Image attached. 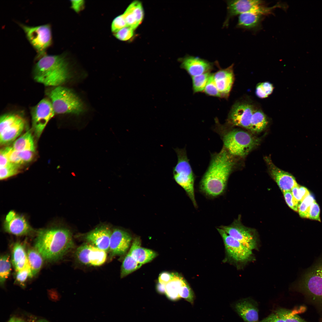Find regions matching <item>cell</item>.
Wrapping results in <instances>:
<instances>
[{
    "mask_svg": "<svg viewBox=\"0 0 322 322\" xmlns=\"http://www.w3.org/2000/svg\"><path fill=\"white\" fill-rule=\"evenodd\" d=\"M234 157L224 147L212 155L210 164L202 178L199 189L209 197L214 198L223 194L228 180L235 165Z\"/></svg>",
    "mask_w": 322,
    "mask_h": 322,
    "instance_id": "cell-1",
    "label": "cell"
},
{
    "mask_svg": "<svg viewBox=\"0 0 322 322\" xmlns=\"http://www.w3.org/2000/svg\"><path fill=\"white\" fill-rule=\"evenodd\" d=\"M35 249L49 261L62 258L74 247L72 234L68 230L60 228L41 229L37 232Z\"/></svg>",
    "mask_w": 322,
    "mask_h": 322,
    "instance_id": "cell-2",
    "label": "cell"
},
{
    "mask_svg": "<svg viewBox=\"0 0 322 322\" xmlns=\"http://www.w3.org/2000/svg\"><path fill=\"white\" fill-rule=\"evenodd\" d=\"M33 69L34 79L46 86H57L69 76L68 64L61 55L47 54L38 58Z\"/></svg>",
    "mask_w": 322,
    "mask_h": 322,
    "instance_id": "cell-3",
    "label": "cell"
},
{
    "mask_svg": "<svg viewBox=\"0 0 322 322\" xmlns=\"http://www.w3.org/2000/svg\"><path fill=\"white\" fill-rule=\"evenodd\" d=\"M295 284L297 291L322 306V256L303 273Z\"/></svg>",
    "mask_w": 322,
    "mask_h": 322,
    "instance_id": "cell-4",
    "label": "cell"
},
{
    "mask_svg": "<svg viewBox=\"0 0 322 322\" xmlns=\"http://www.w3.org/2000/svg\"><path fill=\"white\" fill-rule=\"evenodd\" d=\"M221 127L218 131L223 147L234 157L246 155L259 143L258 139L247 132L236 129L228 130L224 126Z\"/></svg>",
    "mask_w": 322,
    "mask_h": 322,
    "instance_id": "cell-5",
    "label": "cell"
},
{
    "mask_svg": "<svg viewBox=\"0 0 322 322\" xmlns=\"http://www.w3.org/2000/svg\"><path fill=\"white\" fill-rule=\"evenodd\" d=\"M48 95L55 114H79L85 110L82 101L69 89L56 86L48 92Z\"/></svg>",
    "mask_w": 322,
    "mask_h": 322,
    "instance_id": "cell-6",
    "label": "cell"
},
{
    "mask_svg": "<svg viewBox=\"0 0 322 322\" xmlns=\"http://www.w3.org/2000/svg\"><path fill=\"white\" fill-rule=\"evenodd\" d=\"M174 150L177 155V162L173 168L174 179L185 191L194 207L197 208L194 193L195 177L185 149L177 148Z\"/></svg>",
    "mask_w": 322,
    "mask_h": 322,
    "instance_id": "cell-7",
    "label": "cell"
},
{
    "mask_svg": "<svg viewBox=\"0 0 322 322\" xmlns=\"http://www.w3.org/2000/svg\"><path fill=\"white\" fill-rule=\"evenodd\" d=\"M28 41L38 54V58L46 54V51L52 43L51 26L47 24L30 26L19 23Z\"/></svg>",
    "mask_w": 322,
    "mask_h": 322,
    "instance_id": "cell-8",
    "label": "cell"
},
{
    "mask_svg": "<svg viewBox=\"0 0 322 322\" xmlns=\"http://www.w3.org/2000/svg\"><path fill=\"white\" fill-rule=\"evenodd\" d=\"M264 1L256 0H234L227 1V15L224 26H227L232 17L243 13L253 11H262L268 14L275 9L274 6L268 7Z\"/></svg>",
    "mask_w": 322,
    "mask_h": 322,
    "instance_id": "cell-9",
    "label": "cell"
},
{
    "mask_svg": "<svg viewBox=\"0 0 322 322\" xmlns=\"http://www.w3.org/2000/svg\"><path fill=\"white\" fill-rule=\"evenodd\" d=\"M55 114L49 99L41 100L31 110L32 127L36 137H39L49 121Z\"/></svg>",
    "mask_w": 322,
    "mask_h": 322,
    "instance_id": "cell-10",
    "label": "cell"
},
{
    "mask_svg": "<svg viewBox=\"0 0 322 322\" xmlns=\"http://www.w3.org/2000/svg\"><path fill=\"white\" fill-rule=\"evenodd\" d=\"M75 256L77 260L82 264L99 266L106 262L107 254L106 251L86 242L77 248Z\"/></svg>",
    "mask_w": 322,
    "mask_h": 322,
    "instance_id": "cell-11",
    "label": "cell"
},
{
    "mask_svg": "<svg viewBox=\"0 0 322 322\" xmlns=\"http://www.w3.org/2000/svg\"><path fill=\"white\" fill-rule=\"evenodd\" d=\"M219 227L251 250H253L256 248L257 239L254 232L253 230L243 225L239 219L235 220L229 225H222Z\"/></svg>",
    "mask_w": 322,
    "mask_h": 322,
    "instance_id": "cell-12",
    "label": "cell"
},
{
    "mask_svg": "<svg viewBox=\"0 0 322 322\" xmlns=\"http://www.w3.org/2000/svg\"><path fill=\"white\" fill-rule=\"evenodd\" d=\"M222 238L228 255L234 260L244 262L249 260L253 254L252 250L228 235L224 230L217 228Z\"/></svg>",
    "mask_w": 322,
    "mask_h": 322,
    "instance_id": "cell-13",
    "label": "cell"
},
{
    "mask_svg": "<svg viewBox=\"0 0 322 322\" xmlns=\"http://www.w3.org/2000/svg\"><path fill=\"white\" fill-rule=\"evenodd\" d=\"M255 108L247 103L238 102L232 106L227 120L231 125L249 129L252 117Z\"/></svg>",
    "mask_w": 322,
    "mask_h": 322,
    "instance_id": "cell-14",
    "label": "cell"
},
{
    "mask_svg": "<svg viewBox=\"0 0 322 322\" xmlns=\"http://www.w3.org/2000/svg\"><path fill=\"white\" fill-rule=\"evenodd\" d=\"M131 240L130 235L123 230L114 229L112 233L109 250L110 258L124 254L128 250Z\"/></svg>",
    "mask_w": 322,
    "mask_h": 322,
    "instance_id": "cell-15",
    "label": "cell"
},
{
    "mask_svg": "<svg viewBox=\"0 0 322 322\" xmlns=\"http://www.w3.org/2000/svg\"><path fill=\"white\" fill-rule=\"evenodd\" d=\"M270 173L282 193L291 191L298 184L295 177L291 174L275 166L269 158L266 159Z\"/></svg>",
    "mask_w": 322,
    "mask_h": 322,
    "instance_id": "cell-16",
    "label": "cell"
},
{
    "mask_svg": "<svg viewBox=\"0 0 322 322\" xmlns=\"http://www.w3.org/2000/svg\"><path fill=\"white\" fill-rule=\"evenodd\" d=\"M181 67L192 77L209 72L212 69V63L198 57L187 55L181 58Z\"/></svg>",
    "mask_w": 322,
    "mask_h": 322,
    "instance_id": "cell-17",
    "label": "cell"
},
{
    "mask_svg": "<svg viewBox=\"0 0 322 322\" xmlns=\"http://www.w3.org/2000/svg\"><path fill=\"white\" fill-rule=\"evenodd\" d=\"M112 233L108 227L102 226L88 233L84 238L86 242L107 253L109 250Z\"/></svg>",
    "mask_w": 322,
    "mask_h": 322,
    "instance_id": "cell-18",
    "label": "cell"
},
{
    "mask_svg": "<svg viewBox=\"0 0 322 322\" xmlns=\"http://www.w3.org/2000/svg\"><path fill=\"white\" fill-rule=\"evenodd\" d=\"M234 310L244 322H258V309L257 303L249 298L239 301L233 305Z\"/></svg>",
    "mask_w": 322,
    "mask_h": 322,
    "instance_id": "cell-19",
    "label": "cell"
},
{
    "mask_svg": "<svg viewBox=\"0 0 322 322\" xmlns=\"http://www.w3.org/2000/svg\"><path fill=\"white\" fill-rule=\"evenodd\" d=\"M233 64L219 70L213 74L214 79L221 96L229 95L234 80Z\"/></svg>",
    "mask_w": 322,
    "mask_h": 322,
    "instance_id": "cell-20",
    "label": "cell"
},
{
    "mask_svg": "<svg viewBox=\"0 0 322 322\" xmlns=\"http://www.w3.org/2000/svg\"><path fill=\"white\" fill-rule=\"evenodd\" d=\"M127 26L135 30L141 23L144 11L141 3L134 1L128 6L123 14Z\"/></svg>",
    "mask_w": 322,
    "mask_h": 322,
    "instance_id": "cell-21",
    "label": "cell"
},
{
    "mask_svg": "<svg viewBox=\"0 0 322 322\" xmlns=\"http://www.w3.org/2000/svg\"><path fill=\"white\" fill-rule=\"evenodd\" d=\"M4 228L5 231L17 236L28 234L33 230L23 216L16 214L11 220L5 221Z\"/></svg>",
    "mask_w": 322,
    "mask_h": 322,
    "instance_id": "cell-22",
    "label": "cell"
},
{
    "mask_svg": "<svg viewBox=\"0 0 322 322\" xmlns=\"http://www.w3.org/2000/svg\"><path fill=\"white\" fill-rule=\"evenodd\" d=\"M141 244L140 238L136 237L133 241L129 252L137 262L143 264L151 261L157 256V254L151 249L141 247Z\"/></svg>",
    "mask_w": 322,
    "mask_h": 322,
    "instance_id": "cell-23",
    "label": "cell"
},
{
    "mask_svg": "<svg viewBox=\"0 0 322 322\" xmlns=\"http://www.w3.org/2000/svg\"><path fill=\"white\" fill-rule=\"evenodd\" d=\"M268 14L262 11H253L239 15L236 27L248 30H255L259 28L264 16Z\"/></svg>",
    "mask_w": 322,
    "mask_h": 322,
    "instance_id": "cell-24",
    "label": "cell"
},
{
    "mask_svg": "<svg viewBox=\"0 0 322 322\" xmlns=\"http://www.w3.org/2000/svg\"><path fill=\"white\" fill-rule=\"evenodd\" d=\"M25 124L24 120L18 115L14 120L3 132L0 133L1 144H7L14 140L23 131Z\"/></svg>",
    "mask_w": 322,
    "mask_h": 322,
    "instance_id": "cell-25",
    "label": "cell"
},
{
    "mask_svg": "<svg viewBox=\"0 0 322 322\" xmlns=\"http://www.w3.org/2000/svg\"><path fill=\"white\" fill-rule=\"evenodd\" d=\"M24 246L19 242L15 243L13 245L12 262L16 272L24 269L29 265Z\"/></svg>",
    "mask_w": 322,
    "mask_h": 322,
    "instance_id": "cell-26",
    "label": "cell"
},
{
    "mask_svg": "<svg viewBox=\"0 0 322 322\" xmlns=\"http://www.w3.org/2000/svg\"><path fill=\"white\" fill-rule=\"evenodd\" d=\"M186 283L182 277L174 273L171 280L165 285V294L167 298L173 301L179 300L181 298L179 294V290Z\"/></svg>",
    "mask_w": 322,
    "mask_h": 322,
    "instance_id": "cell-27",
    "label": "cell"
},
{
    "mask_svg": "<svg viewBox=\"0 0 322 322\" xmlns=\"http://www.w3.org/2000/svg\"><path fill=\"white\" fill-rule=\"evenodd\" d=\"M12 147L18 151H30L34 152L35 146L31 132L28 131L17 139L14 142Z\"/></svg>",
    "mask_w": 322,
    "mask_h": 322,
    "instance_id": "cell-28",
    "label": "cell"
},
{
    "mask_svg": "<svg viewBox=\"0 0 322 322\" xmlns=\"http://www.w3.org/2000/svg\"><path fill=\"white\" fill-rule=\"evenodd\" d=\"M268 123L267 117L261 110L255 109L253 114L250 130L256 132L263 131Z\"/></svg>",
    "mask_w": 322,
    "mask_h": 322,
    "instance_id": "cell-29",
    "label": "cell"
},
{
    "mask_svg": "<svg viewBox=\"0 0 322 322\" xmlns=\"http://www.w3.org/2000/svg\"><path fill=\"white\" fill-rule=\"evenodd\" d=\"M28 260L32 276L36 275L43 264L42 257L35 249H29L27 253Z\"/></svg>",
    "mask_w": 322,
    "mask_h": 322,
    "instance_id": "cell-30",
    "label": "cell"
},
{
    "mask_svg": "<svg viewBox=\"0 0 322 322\" xmlns=\"http://www.w3.org/2000/svg\"><path fill=\"white\" fill-rule=\"evenodd\" d=\"M142 265L137 262L129 252L125 257L121 265V278H124L139 269Z\"/></svg>",
    "mask_w": 322,
    "mask_h": 322,
    "instance_id": "cell-31",
    "label": "cell"
},
{
    "mask_svg": "<svg viewBox=\"0 0 322 322\" xmlns=\"http://www.w3.org/2000/svg\"><path fill=\"white\" fill-rule=\"evenodd\" d=\"M298 310L292 311L285 308H279L275 311L274 312L282 318L285 322H307L297 315L298 312H299L297 311Z\"/></svg>",
    "mask_w": 322,
    "mask_h": 322,
    "instance_id": "cell-32",
    "label": "cell"
},
{
    "mask_svg": "<svg viewBox=\"0 0 322 322\" xmlns=\"http://www.w3.org/2000/svg\"><path fill=\"white\" fill-rule=\"evenodd\" d=\"M0 265V283L3 285L9 276L11 270V264L8 255L1 256Z\"/></svg>",
    "mask_w": 322,
    "mask_h": 322,
    "instance_id": "cell-33",
    "label": "cell"
},
{
    "mask_svg": "<svg viewBox=\"0 0 322 322\" xmlns=\"http://www.w3.org/2000/svg\"><path fill=\"white\" fill-rule=\"evenodd\" d=\"M210 75L208 72L192 77L193 88L194 92L204 91Z\"/></svg>",
    "mask_w": 322,
    "mask_h": 322,
    "instance_id": "cell-34",
    "label": "cell"
},
{
    "mask_svg": "<svg viewBox=\"0 0 322 322\" xmlns=\"http://www.w3.org/2000/svg\"><path fill=\"white\" fill-rule=\"evenodd\" d=\"M315 201L314 197L310 194L300 203L298 211L301 217L309 218L311 206Z\"/></svg>",
    "mask_w": 322,
    "mask_h": 322,
    "instance_id": "cell-35",
    "label": "cell"
},
{
    "mask_svg": "<svg viewBox=\"0 0 322 322\" xmlns=\"http://www.w3.org/2000/svg\"><path fill=\"white\" fill-rule=\"evenodd\" d=\"M11 163L19 165L24 164L20 157L19 152L12 147H7L1 150Z\"/></svg>",
    "mask_w": 322,
    "mask_h": 322,
    "instance_id": "cell-36",
    "label": "cell"
},
{
    "mask_svg": "<svg viewBox=\"0 0 322 322\" xmlns=\"http://www.w3.org/2000/svg\"><path fill=\"white\" fill-rule=\"evenodd\" d=\"M273 89L272 84L268 82L261 83L257 84L256 93L259 98H265L272 93Z\"/></svg>",
    "mask_w": 322,
    "mask_h": 322,
    "instance_id": "cell-37",
    "label": "cell"
},
{
    "mask_svg": "<svg viewBox=\"0 0 322 322\" xmlns=\"http://www.w3.org/2000/svg\"><path fill=\"white\" fill-rule=\"evenodd\" d=\"M19 167V165L11 163L6 167L0 168V179H6L18 174Z\"/></svg>",
    "mask_w": 322,
    "mask_h": 322,
    "instance_id": "cell-38",
    "label": "cell"
},
{
    "mask_svg": "<svg viewBox=\"0 0 322 322\" xmlns=\"http://www.w3.org/2000/svg\"><path fill=\"white\" fill-rule=\"evenodd\" d=\"M204 91L206 94L210 96L218 97L222 96L215 82L213 74H210Z\"/></svg>",
    "mask_w": 322,
    "mask_h": 322,
    "instance_id": "cell-39",
    "label": "cell"
},
{
    "mask_svg": "<svg viewBox=\"0 0 322 322\" xmlns=\"http://www.w3.org/2000/svg\"><path fill=\"white\" fill-rule=\"evenodd\" d=\"M292 193L297 201L300 203L310 194V192L306 187L298 185L291 190Z\"/></svg>",
    "mask_w": 322,
    "mask_h": 322,
    "instance_id": "cell-40",
    "label": "cell"
},
{
    "mask_svg": "<svg viewBox=\"0 0 322 322\" xmlns=\"http://www.w3.org/2000/svg\"><path fill=\"white\" fill-rule=\"evenodd\" d=\"M179 294L181 298L185 299L192 305L194 303V294L191 288L187 283L181 287Z\"/></svg>",
    "mask_w": 322,
    "mask_h": 322,
    "instance_id": "cell-41",
    "label": "cell"
},
{
    "mask_svg": "<svg viewBox=\"0 0 322 322\" xmlns=\"http://www.w3.org/2000/svg\"><path fill=\"white\" fill-rule=\"evenodd\" d=\"M134 30L131 27L127 26L114 33V35L116 38L120 41H128L134 36Z\"/></svg>",
    "mask_w": 322,
    "mask_h": 322,
    "instance_id": "cell-42",
    "label": "cell"
},
{
    "mask_svg": "<svg viewBox=\"0 0 322 322\" xmlns=\"http://www.w3.org/2000/svg\"><path fill=\"white\" fill-rule=\"evenodd\" d=\"M127 26L125 18L122 14L117 16L113 19L111 24V30L112 32L115 33Z\"/></svg>",
    "mask_w": 322,
    "mask_h": 322,
    "instance_id": "cell-43",
    "label": "cell"
},
{
    "mask_svg": "<svg viewBox=\"0 0 322 322\" xmlns=\"http://www.w3.org/2000/svg\"><path fill=\"white\" fill-rule=\"evenodd\" d=\"M285 201L290 208L295 211H298L300 204L293 196L291 191L283 193Z\"/></svg>",
    "mask_w": 322,
    "mask_h": 322,
    "instance_id": "cell-44",
    "label": "cell"
},
{
    "mask_svg": "<svg viewBox=\"0 0 322 322\" xmlns=\"http://www.w3.org/2000/svg\"><path fill=\"white\" fill-rule=\"evenodd\" d=\"M31 271L29 265L24 269L17 272L16 276V280L19 283L22 284L28 277H32Z\"/></svg>",
    "mask_w": 322,
    "mask_h": 322,
    "instance_id": "cell-45",
    "label": "cell"
},
{
    "mask_svg": "<svg viewBox=\"0 0 322 322\" xmlns=\"http://www.w3.org/2000/svg\"><path fill=\"white\" fill-rule=\"evenodd\" d=\"M320 208L315 201L312 204L309 212V218L321 222Z\"/></svg>",
    "mask_w": 322,
    "mask_h": 322,
    "instance_id": "cell-46",
    "label": "cell"
},
{
    "mask_svg": "<svg viewBox=\"0 0 322 322\" xmlns=\"http://www.w3.org/2000/svg\"><path fill=\"white\" fill-rule=\"evenodd\" d=\"M174 273L164 272L160 274L159 278V282L165 285L172 279Z\"/></svg>",
    "mask_w": 322,
    "mask_h": 322,
    "instance_id": "cell-47",
    "label": "cell"
},
{
    "mask_svg": "<svg viewBox=\"0 0 322 322\" xmlns=\"http://www.w3.org/2000/svg\"><path fill=\"white\" fill-rule=\"evenodd\" d=\"M19 152L21 159L24 164L31 161L33 158L34 152L23 151Z\"/></svg>",
    "mask_w": 322,
    "mask_h": 322,
    "instance_id": "cell-48",
    "label": "cell"
},
{
    "mask_svg": "<svg viewBox=\"0 0 322 322\" xmlns=\"http://www.w3.org/2000/svg\"><path fill=\"white\" fill-rule=\"evenodd\" d=\"M258 322H285V321L275 312L272 313L267 317Z\"/></svg>",
    "mask_w": 322,
    "mask_h": 322,
    "instance_id": "cell-49",
    "label": "cell"
},
{
    "mask_svg": "<svg viewBox=\"0 0 322 322\" xmlns=\"http://www.w3.org/2000/svg\"><path fill=\"white\" fill-rule=\"evenodd\" d=\"M71 1V7L74 10L78 13L83 9L84 4L83 0H74Z\"/></svg>",
    "mask_w": 322,
    "mask_h": 322,
    "instance_id": "cell-50",
    "label": "cell"
},
{
    "mask_svg": "<svg viewBox=\"0 0 322 322\" xmlns=\"http://www.w3.org/2000/svg\"><path fill=\"white\" fill-rule=\"evenodd\" d=\"M0 168L6 167L11 163L7 157L1 150H0Z\"/></svg>",
    "mask_w": 322,
    "mask_h": 322,
    "instance_id": "cell-51",
    "label": "cell"
},
{
    "mask_svg": "<svg viewBox=\"0 0 322 322\" xmlns=\"http://www.w3.org/2000/svg\"><path fill=\"white\" fill-rule=\"evenodd\" d=\"M157 292L160 294L165 293V285L158 282L157 286Z\"/></svg>",
    "mask_w": 322,
    "mask_h": 322,
    "instance_id": "cell-52",
    "label": "cell"
},
{
    "mask_svg": "<svg viewBox=\"0 0 322 322\" xmlns=\"http://www.w3.org/2000/svg\"><path fill=\"white\" fill-rule=\"evenodd\" d=\"M16 214V213L13 211H10L7 215L5 221H8L11 220Z\"/></svg>",
    "mask_w": 322,
    "mask_h": 322,
    "instance_id": "cell-53",
    "label": "cell"
},
{
    "mask_svg": "<svg viewBox=\"0 0 322 322\" xmlns=\"http://www.w3.org/2000/svg\"><path fill=\"white\" fill-rule=\"evenodd\" d=\"M16 319L14 318H11L8 322H15Z\"/></svg>",
    "mask_w": 322,
    "mask_h": 322,
    "instance_id": "cell-54",
    "label": "cell"
},
{
    "mask_svg": "<svg viewBox=\"0 0 322 322\" xmlns=\"http://www.w3.org/2000/svg\"><path fill=\"white\" fill-rule=\"evenodd\" d=\"M15 322H23V321H21L19 320H16V319Z\"/></svg>",
    "mask_w": 322,
    "mask_h": 322,
    "instance_id": "cell-55",
    "label": "cell"
},
{
    "mask_svg": "<svg viewBox=\"0 0 322 322\" xmlns=\"http://www.w3.org/2000/svg\"><path fill=\"white\" fill-rule=\"evenodd\" d=\"M321 322H322V320L321 321Z\"/></svg>",
    "mask_w": 322,
    "mask_h": 322,
    "instance_id": "cell-56",
    "label": "cell"
}]
</instances>
